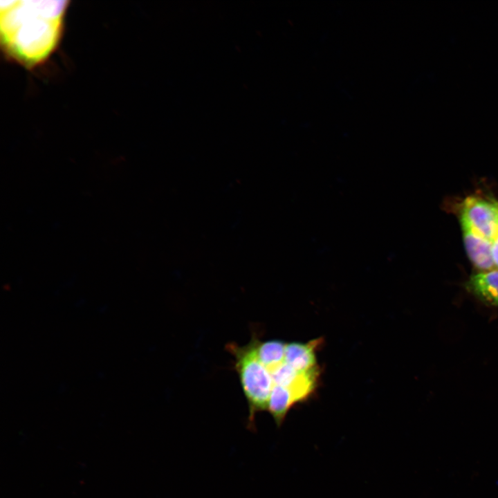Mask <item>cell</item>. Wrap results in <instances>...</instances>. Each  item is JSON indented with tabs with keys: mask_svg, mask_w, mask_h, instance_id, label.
Wrapping results in <instances>:
<instances>
[{
	"mask_svg": "<svg viewBox=\"0 0 498 498\" xmlns=\"http://www.w3.org/2000/svg\"><path fill=\"white\" fill-rule=\"evenodd\" d=\"M68 1H14L1 6V42L7 58L33 69L58 48Z\"/></svg>",
	"mask_w": 498,
	"mask_h": 498,
	"instance_id": "6da1fadb",
	"label": "cell"
},
{
	"mask_svg": "<svg viewBox=\"0 0 498 498\" xmlns=\"http://www.w3.org/2000/svg\"><path fill=\"white\" fill-rule=\"evenodd\" d=\"M226 349L234 357V369L248 402V425L254 427L257 414L268 409L273 387L271 375L258 359L252 339L243 347L229 343Z\"/></svg>",
	"mask_w": 498,
	"mask_h": 498,
	"instance_id": "7a4b0ae2",
	"label": "cell"
},
{
	"mask_svg": "<svg viewBox=\"0 0 498 498\" xmlns=\"http://www.w3.org/2000/svg\"><path fill=\"white\" fill-rule=\"evenodd\" d=\"M492 243L498 236V202L478 196L465 199L461 216Z\"/></svg>",
	"mask_w": 498,
	"mask_h": 498,
	"instance_id": "3957f363",
	"label": "cell"
},
{
	"mask_svg": "<svg viewBox=\"0 0 498 498\" xmlns=\"http://www.w3.org/2000/svg\"><path fill=\"white\" fill-rule=\"evenodd\" d=\"M464 244L467 254L475 268L480 272L495 269L492 255V243L476 231L465 219L460 218Z\"/></svg>",
	"mask_w": 498,
	"mask_h": 498,
	"instance_id": "277c9868",
	"label": "cell"
},
{
	"mask_svg": "<svg viewBox=\"0 0 498 498\" xmlns=\"http://www.w3.org/2000/svg\"><path fill=\"white\" fill-rule=\"evenodd\" d=\"M322 344L317 338L306 343H286L284 361L299 372H306L317 368L316 351Z\"/></svg>",
	"mask_w": 498,
	"mask_h": 498,
	"instance_id": "5b68a950",
	"label": "cell"
},
{
	"mask_svg": "<svg viewBox=\"0 0 498 498\" xmlns=\"http://www.w3.org/2000/svg\"><path fill=\"white\" fill-rule=\"evenodd\" d=\"M465 288L486 305L498 306L497 268L472 275L466 282Z\"/></svg>",
	"mask_w": 498,
	"mask_h": 498,
	"instance_id": "8992f818",
	"label": "cell"
},
{
	"mask_svg": "<svg viewBox=\"0 0 498 498\" xmlns=\"http://www.w3.org/2000/svg\"><path fill=\"white\" fill-rule=\"evenodd\" d=\"M252 340L257 358L265 367H273L284 361L286 342L279 340L261 341L255 335Z\"/></svg>",
	"mask_w": 498,
	"mask_h": 498,
	"instance_id": "52a82bcc",
	"label": "cell"
},
{
	"mask_svg": "<svg viewBox=\"0 0 498 498\" xmlns=\"http://www.w3.org/2000/svg\"><path fill=\"white\" fill-rule=\"evenodd\" d=\"M297 404L290 391L284 387H273L269 398L268 411L273 416L277 426L284 421L288 411Z\"/></svg>",
	"mask_w": 498,
	"mask_h": 498,
	"instance_id": "ba28073f",
	"label": "cell"
},
{
	"mask_svg": "<svg viewBox=\"0 0 498 498\" xmlns=\"http://www.w3.org/2000/svg\"><path fill=\"white\" fill-rule=\"evenodd\" d=\"M492 255L495 268L498 269V236L492 242Z\"/></svg>",
	"mask_w": 498,
	"mask_h": 498,
	"instance_id": "9c48e42d",
	"label": "cell"
}]
</instances>
